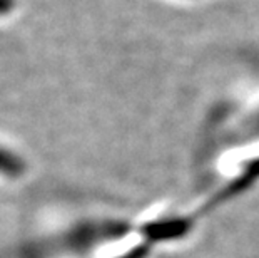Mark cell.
<instances>
[{"label":"cell","mask_w":259,"mask_h":258,"mask_svg":"<svg viewBox=\"0 0 259 258\" xmlns=\"http://www.w3.org/2000/svg\"><path fill=\"white\" fill-rule=\"evenodd\" d=\"M22 169V163L14 155L0 150V171L7 174H15Z\"/></svg>","instance_id":"6da1fadb"},{"label":"cell","mask_w":259,"mask_h":258,"mask_svg":"<svg viewBox=\"0 0 259 258\" xmlns=\"http://www.w3.org/2000/svg\"><path fill=\"white\" fill-rule=\"evenodd\" d=\"M14 7V0H0V15L9 14Z\"/></svg>","instance_id":"7a4b0ae2"}]
</instances>
